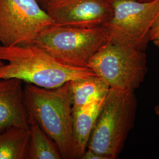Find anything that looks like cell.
I'll return each instance as SVG.
<instances>
[{"label":"cell","mask_w":159,"mask_h":159,"mask_svg":"<svg viewBox=\"0 0 159 159\" xmlns=\"http://www.w3.org/2000/svg\"><path fill=\"white\" fill-rule=\"evenodd\" d=\"M0 80L17 79L26 83L55 89L73 80L96 75L89 67L66 65L40 46H4L0 44Z\"/></svg>","instance_id":"cell-1"},{"label":"cell","mask_w":159,"mask_h":159,"mask_svg":"<svg viewBox=\"0 0 159 159\" xmlns=\"http://www.w3.org/2000/svg\"><path fill=\"white\" fill-rule=\"evenodd\" d=\"M24 102L29 117L55 143L63 159H80L73 133L70 82L55 89L26 83Z\"/></svg>","instance_id":"cell-2"},{"label":"cell","mask_w":159,"mask_h":159,"mask_svg":"<svg viewBox=\"0 0 159 159\" xmlns=\"http://www.w3.org/2000/svg\"><path fill=\"white\" fill-rule=\"evenodd\" d=\"M135 91L110 88L92 131L87 149L117 159L121 153L136 116Z\"/></svg>","instance_id":"cell-3"},{"label":"cell","mask_w":159,"mask_h":159,"mask_svg":"<svg viewBox=\"0 0 159 159\" xmlns=\"http://www.w3.org/2000/svg\"><path fill=\"white\" fill-rule=\"evenodd\" d=\"M109 41L103 26L79 28L53 25L44 30L34 44L66 65L86 68L92 57Z\"/></svg>","instance_id":"cell-4"},{"label":"cell","mask_w":159,"mask_h":159,"mask_svg":"<svg viewBox=\"0 0 159 159\" xmlns=\"http://www.w3.org/2000/svg\"><path fill=\"white\" fill-rule=\"evenodd\" d=\"M88 67L110 88L135 91L148 73L144 51L110 40L90 60Z\"/></svg>","instance_id":"cell-5"},{"label":"cell","mask_w":159,"mask_h":159,"mask_svg":"<svg viewBox=\"0 0 159 159\" xmlns=\"http://www.w3.org/2000/svg\"><path fill=\"white\" fill-rule=\"evenodd\" d=\"M113 16L102 26L113 43L145 51L149 33L159 16V0H112Z\"/></svg>","instance_id":"cell-6"},{"label":"cell","mask_w":159,"mask_h":159,"mask_svg":"<svg viewBox=\"0 0 159 159\" xmlns=\"http://www.w3.org/2000/svg\"><path fill=\"white\" fill-rule=\"evenodd\" d=\"M54 25L35 0H0V44H34L39 35Z\"/></svg>","instance_id":"cell-7"},{"label":"cell","mask_w":159,"mask_h":159,"mask_svg":"<svg viewBox=\"0 0 159 159\" xmlns=\"http://www.w3.org/2000/svg\"><path fill=\"white\" fill-rule=\"evenodd\" d=\"M45 11L56 25L92 28L108 22L113 8L111 0H54Z\"/></svg>","instance_id":"cell-8"},{"label":"cell","mask_w":159,"mask_h":159,"mask_svg":"<svg viewBox=\"0 0 159 159\" xmlns=\"http://www.w3.org/2000/svg\"><path fill=\"white\" fill-rule=\"evenodd\" d=\"M23 84L17 79L0 80V131L10 127H29Z\"/></svg>","instance_id":"cell-9"},{"label":"cell","mask_w":159,"mask_h":159,"mask_svg":"<svg viewBox=\"0 0 159 159\" xmlns=\"http://www.w3.org/2000/svg\"><path fill=\"white\" fill-rule=\"evenodd\" d=\"M104 99L93 102L83 108L72 111L73 133L79 152L80 159L87 148L92 131Z\"/></svg>","instance_id":"cell-10"},{"label":"cell","mask_w":159,"mask_h":159,"mask_svg":"<svg viewBox=\"0 0 159 159\" xmlns=\"http://www.w3.org/2000/svg\"><path fill=\"white\" fill-rule=\"evenodd\" d=\"M72 97V111L83 108L89 103L103 100L110 87L97 75L70 81Z\"/></svg>","instance_id":"cell-11"},{"label":"cell","mask_w":159,"mask_h":159,"mask_svg":"<svg viewBox=\"0 0 159 159\" xmlns=\"http://www.w3.org/2000/svg\"><path fill=\"white\" fill-rule=\"evenodd\" d=\"M29 128L26 159H62L55 143L31 117H29Z\"/></svg>","instance_id":"cell-12"},{"label":"cell","mask_w":159,"mask_h":159,"mask_svg":"<svg viewBox=\"0 0 159 159\" xmlns=\"http://www.w3.org/2000/svg\"><path fill=\"white\" fill-rule=\"evenodd\" d=\"M30 128L10 127L0 131V159H26Z\"/></svg>","instance_id":"cell-13"},{"label":"cell","mask_w":159,"mask_h":159,"mask_svg":"<svg viewBox=\"0 0 159 159\" xmlns=\"http://www.w3.org/2000/svg\"><path fill=\"white\" fill-rule=\"evenodd\" d=\"M159 38V16L157 17L153 26L150 30L149 39L150 41H153Z\"/></svg>","instance_id":"cell-14"},{"label":"cell","mask_w":159,"mask_h":159,"mask_svg":"<svg viewBox=\"0 0 159 159\" xmlns=\"http://www.w3.org/2000/svg\"><path fill=\"white\" fill-rule=\"evenodd\" d=\"M81 159H106V158L102 156V155L97 153L95 152H93L91 150L87 149L85 153L83 154Z\"/></svg>","instance_id":"cell-15"},{"label":"cell","mask_w":159,"mask_h":159,"mask_svg":"<svg viewBox=\"0 0 159 159\" xmlns=\"http://www.w3.org/2000/svg\"><path fill=\"white\" fill-rule=\"evenodd\" d=\"M39 4L40 6L45 10V8L47 7V6L51 3L52 1L54 0H35Z\"/></svg>","instance_id":"cell-16"},{"label":"cell","mask_w":159,"mask_h":159,"mask_svg":"<svg viewBox=\"0 0 159 159\" xmlns=\"http://www.w3.org/2000/svg\"><path fill=\"white\" fill-rule=\"evenodd\" d=\"M154 111H155V113L156 114V115L159 116V103L155 107Z\"/></svg>","instance_id":"cell-17"},{"label":"cell","mask_w":159,"mask_h":159,"mask_svg":"<svg viewBox=\"0 0 159 159\" xmlns=\"http://www.w3.org/2000/svg\"><path fill=\"white\" fill-rule=\"evenodd\" d=\"M154 43V44L157 46L158 48H159V38L157 40H155L154 41H153Z\"/></svg>","instance_id":"cell-18"},{"label":"cell","mask_w":159,"mask_h":159,"mask_svg":"<svg viewBox=\"0 0 159 159\" xmlns=\"http://www.w3.org/2000/svg\"><path fill=\"white\" fill-rule=\"evenodd\" d=\"M134 1H136L139 2H149V1H152L153 0H134Z\"/></svg>","instance_id":"cell-19"},{"label":"cell","mask_w":159,"mask_h":159,"mask_svg":"<svg viewBox=\"0 0 159 159\" xmlns=\"http://www.w3.org/2000/svg\"><path fill=\"white\" fill-rule=\"evenodd\" d=\"M5 64H6L5 61H4L0 60V67H2V66H4Z\"/></svg>","instance_id":"cell-20"},{"label":"cell","mask_w":159,"mask_h":159,"mask_svg":"<svg viewBox=\"0 0 159 159\" xmlns=\"http://www.w3.org/2000/svg\"><path fill=\"white\" fill-rule=\"evenodd\" d=\"M111 1H112V0H111Z\"/></svg>","instance_id":"cell-21"}]
</instances>
